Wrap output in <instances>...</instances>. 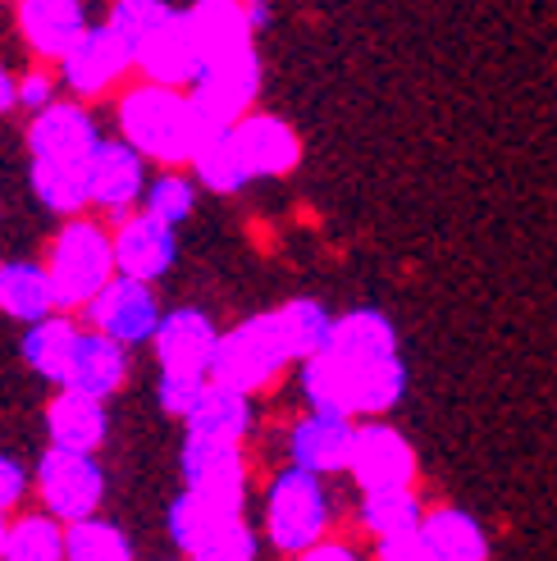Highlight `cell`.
<instances>
[{
    "instance_id": "obj_35",
    "label": "cell",
    "mask_w": 557,
    "mask_h": 561,
    "mask_svg": "<svg viewBox=\"0 0 557 561\" xmlns=\"http://www.w3.org/2000/svg\"><path fill=\"white\" fill-rule=\"evenodd\" d=\"M143 202H147V210H151L156 219H164V224H174V229H179V224L192 215V206H197V183L183 179L174 164H170V170H164L160 179L147 183Z\"/></svg>"
},
{
    "instance_id": "obj_11",
    "label": "cell",
    "mask_w": 557,
    "mask_h": 561,
    "mask_svg": "<svg viewBox=\"0 0 557 561\" xmlns=\"http://www.w3.org/2000/svg\"><path fill=\"white\" fill-rule=\"evenodd\" d=\"M137 69L133 65V46L105 23H88V33L78 37V46L60 60V78H65V88L78 96V101H96L105 96L115 82Z\"/></svg>"
},
{
    "instance_id": "obj_44",
    "label": "cell",
    "mask_w": 557,
    "mask_h": 561,
    "mask_svg": "<svg viewBox=\"0 0 557 561\" xmlns=\"http://www.w3.org/2000/svg\"><path fill=\"white\" fill-rule=\"evenodd\" d=\"M5 539H10V520H5V512H0V557H5Z\"/></svg>"
},
{
    "instance_id": "obj_13",
    "label": "cell",
    "mask_w": 557,
    "mask_h": 561,
    "mask_svg": "<svg viewBox=\"0 0 557 561\" xmlns=\"http://www.w3.org/2000/svg\"><path fill=\"white\" fill-rule=\"evenodd\" d=\"M348 474L356 480L361 493L411 489L416 484V453H411V443L398 430H388V425H356Z\"/></svg>"
},
{
    "instance_id": "obj_18",
    "label": "cell",
    "mask_w": 557,
    "mask_h": 561,
    "mask_svg": "<svg viewBox=\"0 0 557 561\" xmlns=\"http://www.w3.org/2000/svg\"><path fill=\"white\" fill-rule=\"evenodd\" d=\"M151 347H156L160 370H202V375H211L219 329L206 311H197V306H179V311L160 316Z\"/></svg>"
},
{
    "instance_id": "obj_29",
    "label": "cell",
    "mask_w": 557,
    "mask_h": 561,
    "mask_svg": "<svg viewBox=\"0 0 557 561\" xmlns=\"http://www.w3.org/2000/svg\"><path fill=\"white\" fill-rule=\"evenodd\" d=\"M192 174H197L202 187L225 192V196H229V192H242L247 183H257L252 170H247L242 151H238L234 128H219V133L206 137V142L197 147V156H192Z\"/></svg>"
},
{
    "instance_id": "obj_16",
    "label": "cell",
    "mask_w": 557,
    "mask_h": 561,
    "mask_svg": "<svg viewBox=\"0 0 557 561\" xmlns=\"http://www.w3.org/2000/svg\"><path fill=\"white\" fill-rule=\"evenodd\" d=\"M352 443H356V420L339 411H316L302 415L288 434L293 466L316 470V474H348L352 466Z\"/></svg>"
},
{
    "instance_id": "obj_1",
    "label": "cell",
    "mask_w": 557,
    "mask_h": 561,
    "mask_svg": "<svg viewBox=\"0 0 557 561\" xmlns=\"http://www.w3.org/2000/svg\"><path fill=\"white\" fill-rule=\"evenodd\" d=\"M219 124H211L197 105H192L187 88H170V82H151L143 78L133 92L120 101V137L143 151L156 164H192L197 147Z\"/></svg>"
},
{
    "instance_id": "obj_28",
    "label": "cell",
    "mask_w": 557,
    "mask_h": 561,
    "mask_svg": "<svg viewBox=\"0 0 557 561\" xmlns=\"http://www.w3.org/2000/svg\"><path fill=\"white\" fill-rule=\"evenodd\" d=\"M421 539H425V561H485L489 539L476 525V516H466L457 507L430 512L421 520Z\"/></svg>"
},
{
    "instance_id": "obj_31",
    "label": "cell",
    "mask_w": 557,
    "mask_h": 561,
    "mask_svg": "<svg viewBox=\"0 0 557 561\" xmlns=\"http://www.w3.org/2000/svg\"><path fill=\"white\" fill-rule=\"evenodd\" d=\"M421 502H416L411 489H375V493H361V525L379 539H398L421 529Z\"/></svg>"
},
{
    "instance_id": "obj_9",
    "label": "cell",
    "mask_w": 557,
    "mask_h": 561,
    "mask_svg": "<svg viewBox=\"0 0 557 561\" xmlns=\"http://www.w3.org/2000/svg\"><path fill=\"white\" fill-rule=\"evenodd\" d=\"M257 92H261V55L257 46H247L238 55H225V60H211L202 69V78L187 88L192 105L219 128H234L247 110L257 105Z\"/></svg>"
},
{
    "instance_id": "obj_12",
    "label": "cell",
    "mask_w": 557,
    "mask_h": 561,
    "mask_svg": "<svg viewBox=\"0 0 557 561\" xmlns=\"http://www.w3.org/2000/svg\"><path fill=\"white\" fill-rule=\"evenodd\" d=\"M92 206L105 210L110 219L133 215V206L147 196V156L137 151L128 137H115L92 151Z\"/></svg>"
},
{
    "instance_id": "obj_10",
    "label": "cell",
    "mask_w": 557,
    "mask_h": 561,
    "mask_svg": "<svg viewBox=\"0 0 557 561\" xmlns=\"http://www.w3.org/2000/svg\"><path fill=\"white\" fill-rule=\"evenodd\" d=\"M88 311V324L120 339L124 347H143L156 339L160 329V306H156V293L147 278H128V274H115L110 284L82 306Z\"/></svg>"
},
{
    "instance_id": "obj_30",
    "label": "cell",
    "mask_w": 557,
    "mask_h": 561,
    "mask_svg": "<svg viewBox=\"0 0 557 561\" xmlns=\"http://www.w3.org/2000/svg\"><path fill=\"white\" fill-rule=\"evenodd\" d=\"M325 347L343 352V356H394L398 352V329L379 311H348V316L333 320V333H329Z\"/></svg>"
},
{
    "instance_id": "obj_32",
    "label": "cell",
    "mask_w": 557,
    "mask_h": 561,
    "mask_svg": "<svg viewBox=\"0 0 557 561\" xmlns=\"http://www.w3.org/2000/svg\"><path fill=\"white\" fill-rule=\"evenodd\" d=\"M65 557V520L37 512L19 516L5 539V561H60Z\"/></svg>"
},
{
    "instance_id": "obj_33",
    "label": "cell",
    "mask_w": 557,
    "mask_h": 561,
    "mask_svg": "<svg viewBox=\"0 0 557 561\" xmlns=\"http://www.w3.org/2000/svg\"><path fill=\"white\" fill-rule=\"evenodd\" d=\"M65 557H73V561H128L133 548H128L120 525H110L101 516H82V520L65 525Z\"/></svg>"
},
{
    "instance_id": "obj_3",
    "label": "cell",
    "mask_w": 557,
    "mask_h": 561,
    "mask_svg": "<svg viewBox=\"0 0 557 561\" xmlns=\"http://www.w3.org/2000/svg\"><path fill=\"white\" fill-rule=\"evenodd\" d=\"M46 270H50V288L60 311H82L110 278L120 274L115 261V233H105L96 219L73 215L60 233H55L46 251Z\"/></svg>"
},
{
    "instance_id": "obj_34",
    "label": "cell",
    "mask_w": 557,
    "mask_h": 561,
    "mask_svg": "<svg viewBox=\"0 0 557 561\" xmlns=\"http://www.w3.org/2000/svg\"><path fill=\"white\" fill-rule=\"evenodd\" d=\"M278 320H284V329H288L297 360L325 352L329 333H333V316L325 311L320 301H311V297H293V301H284V306H278Z\"/></svg>"
},
{
    "instance_id": "obj_14",
    "label": "cell",
    "mask_w": 557,
    "mask_h": 561,
    "mask_svg": "<svg viewBox=\"0 0 557 561\" xmlns=\"http://www.w3.org/2000/svg\"><path fill=\"white\" fill-rule=\"evenodd\" d=\"M133 65L143 69V78H151V82H170V88H192V82L202 78V69H206V55H202L197 37H192L187 14L174 10L170 19H164L156 33H151L143 46H137Z\"/></svg>"
},
{
    "instance_id": "obj_8",
    "label": "cell",
    "mask_w": 557,
    "mask_h": 561,
    "mask_svg": "<svg viewBox=\"0 0 557 561\" xmlns=\"http://www.w3.org/2000/svg\"><path fill=\"white\" fill-rule=\"evenodd\" d=\"M179 470H183V489L219 502V507L242 512V497H247V457H242V443L187 434L183 438V453H179Z\"/></svg>"
},
{
    "instance_id": "obj_43",
    "label": "cell",
    "mask_w": 557,
    "mask_h": 561,
    "mask_svg": "<svg viewBox=\"0 0 557 561\" xmlns=\"http://www.w3.org/2000/svg\"><path fill=\"white\" fill-rule=\"evenodd\" d=\"M247 14H252V23H257V33H261V27L270 23V5H265V0H247Z\"/></svg>"
},
{
    "instance_id": "obj_39",
    "label": "cell",
    "mask_w": 557,
    "mask_h": 561,
    "mask_svg": "<svg viewBox=\"0 0 557 561\" xmlns=\"http://www.w3.org/2000/svg\"><path fill=\"white\" fill-rule=\"evenodd\" d=\"M375 552L384 561H425V539H421V529H411V535H398V539H379Z\"/></svg>"
},
{
    "instance_id": "obj_7",
    "label": "cell",
    "mask_w": 557,
    "mask_h": 561,
    "mask_svg": "<svg viewBox=\"0 0 557 561\" xmlns=\"http://www.w3.org/2000/svg\"><path fill=\"white\" fill-rule=\"evenodd\" d=\"M37 493H42V507L50 516H60L65 525L96 516L101 497H105V470L96 466L92 453L50 443L37 461Z\"/></svg>"
},
{
    "instance_id": "obj_20",
    "label": "cell",
    "mask_w": 557,
    "mask_h": 561,
    "mask_svg": "<svg viewBox=\"0 0 557 561\" xmlns=\"http://www.w3.org/2000/svg\"><path fill=\"white\" fill-rule=\"evenodd\" d=\"M82 33H88L82 0H19V37L42 60L60 65Z\"/></svg>"
},
{
    "instance_id": "obj_27",
    "label": "cell",
    "mask_w": 557,
    "mask_h": 561,
    "mask_svg": "<svg viewBox=\"0 0 557 561\" xmlns=\"http://www.w3.org/2000/svg\"><path fill=\"white\" fill-rule=\"evenodd\" d=\"M187 434H206V438H234L242 443L247 434H252V392L242 388H225L215 383L202 392V402L187 411Z\"/></svg>"
},
{
    "instance_id": "obj_23",
    "label": "cell",
    "mask_w": 557,
    "mask_h": 561,
    "mask_svg": "<svg viewBox=\"0 0 557 561\" xmlns=\"http://www.w3.org/2000/svg\"><path fill=\"white\" fill-rule=\"evenodd\" d=\"M46 434L60 447H78V453H96L110 434V415H105V398L78 388H60L46 407Z\"/></svg>"
},
{
    "instance_id": "obj_38",
    "label": "cell",
    "mask_w": 557,
    "mask_h": 561,
    "mask_svg": "<svg viewBox=\"0 0 557 561\" xmlns=\"http://www.w3.org/2000/svg\"><path fill=\"white\" fill-rule=\"evenodd\" d=\"M27 493V470L10 457H0V512H14Z\"/></svg>"
},
{
    "instance_id": "obj_4",
    "label": "cell",
    "mask_w": 557,
    "mask_h": 561,
    "mask_svg": "<svg viewBox=\"0 0 557 561\" xmlns=\"http://www.w3.org/2000/svg\"><path fill=\"white\" fill-rule=\"evenodd\" d=\"M297 352L284 320H278V306L274 311H261L252 320H242L238 329L219 333V347L211 360V379L225 383V388H242V392H257L265 383H274L284 375V366H293Z\"/></svg>"
},
{
    "instance_id": "obj_41",
    "label": "cell",
    "mask_w": 557,
    "mask_h": 561,
    "mask_svg": "<svg viewBox=\"0 0 557 561\" xmlns=\"http://www.w3.org/2000/svg\"><path fill=\"white\" fill-rule=\"evenodd\" d=\"M302 557H306V561H352V548L339 543V539H320V543L306 548Z\"/></svg>"
},
{
    "instance_id": "obj_6",
    "label": "cell",
    "mask_w": 557,
    "mask_h": 561,
    "mask_svg": "<svg viewBox=\"0 0 557 561\" xmlns=\"http://www.w3.org/2000/svg\"><path fill=\"white\" fill-rule=\"evenodd\" d=\"M329 529V493L320 484L316 470L288 466L274 474V484L265 493V535L278 552L302 557L311 543L325 539Z\"/></svg>"
},
{
    "instance_id": "obj_21",
    "label": "cell",
    "mask_w": 557,
    "mask_h": 561,
    "mask_svg": "<svg viewBox=\"0 0 557 561\" xmlns=\"http://www.w3.org/2000/svg\"><path fill=\"white\" fill-rule=\"evenodd\" d=\"M124 379H128V347L101 329H82L60 388H78V392H92V398L110 402V392H120Z\"/></svg>"
},
{
    "instance_id": "obj_36",
    "label": "cell",
    "mask_w": 557,
    "mask_h": 561,
    "mask_svg": "<svg viewBox=\"0 0 557 561\" xmlns=\"http://www.w3.org/2000/svg\"><path fill=\"white\" fill-rule=\"evenodd\" d=\"M170 14H174V10L164 5V0H115V5H110V27H115V33H120V37L133 46V55H137V46H143Z\"/></svg>"
},
{
    "instance_id": "obj_42",
    "label": "cell",
    "mask_w": 557,
    "mask_h": 561,
    "mask_svg": "<svg viewBox=\"0 0 557 561\" xmlns=\"http://www.w3.org/2000/svg\"><path fill=\"white\" fill-rule=\"evenodd\" d=\"M19 105V82H14V73L0 65V115H10V110Z\"/></svg>"
},
{
    "instance_id": "obj_2",
    "label": "cell",
    "mask_w": 557,
    "mask_h": 561,
    "mask_svg": "<svg viewBox=\"0 0 557 561\" xmlns=\"http://www.w3.org/2000/svg\"><path fill=\"white\" fill-rule=\"evenodd\" d=\"M302 392L316 411L339 415H384L402 402L407 366L402 352L394 356H343V352H316L302 360Z\"/></svg>"
},
{
    "instance_id": "obj_24",
    "label": "cell",
    "mask_w": 557,
    "mask_h": 561,
    "mask_svg": "<svg viewBox=\"0 0 557 561\" xmlns=\"http://www.w3.org/2000/svg\"><path fill=\"white\" fill-rule=\"evenodd\" d=\"M78 339H82V329L73 324V316L69 311H50V316L27 324V333H23V366L33 370L37 379L65 383V370L73 360Z\"/></svg>"
},
{
    "instance_id": "obj_22",
    "label": "cell",
    "mask_w": 557,
    "mask_h": 561,
    "mask_svg": "<svg viewBox=\"0 0 557 561\" xmlns=\"http://www.w3.org/2000/svg\"><path fill=\"white\" fill-rule=\"evenodd\" d=\"M187 14V27L197 37L206 65L211 60H225V55H238L247 46H257V23L247 14V0H197Z\"/></svg>"
},
{
    "instance_id": "obj_5",
    "label": "cell",
    "mask_w": 557,
    "mask_h": 561,
    "mask_svg": "<svg viewBox=\"0 0 557 561\" xmlns=\"http://www.w3.org/2000/svg\"><path fill=\"white\" fill-rule=\"evenodd\" d=\"M170 539L179 552L197 561H252L257 557V535L242 520V512L219 507V502L183 489L170 507Z\"/></svg>"
},
{
    "instance_id": "obj_40",
    "label": "cell",
    "mask_w": 557,
    "mask_h": 561,
    "mask_svg": "<svg viewBox=\"0 0 557 561\" xmlns=\"http://www.w3.org/2000/svg\"><path fill=\"white\" fill-rule=\"evenodd\" d=\"M50 101H55V82H50L46 73H27V78L19 82V105H23V110H33V115H37V110L50 105Z\"/></svg>"
},
{
    "instance_id": "obj_26",
    "label": "cell",
    "mask_w": 557,
    "mask_h": 561,
    "mask_svg": "<svg viewBox=\"0 0 557 561\" xmlns=\"http://www.w3.org/2000/svg\"><path fill=\"white\" fill-rule=\"evenodd\" d=\"M50 311H60L50 288V270L37 261H0V316L33 324Z\"/></svg>"
},
{
    "instance_id": "obj_25",
    "label": "cell",
    "mask_w": 557,
    "mask_h": 561,
    "mask_svg": "<svg viewBox=\"0 0 557 561\" xmlns=\"http://www.w3.org/2000/svg\"><path fill=\"white\" fill-rule=\"evenodd\" d=\"M92 160H33L27 170V183H33V196L55 210V215H82L92 206Z\"/></svg>"
},
{
    "instance_id": "obj_17",
    "label": "cell",
    "mask_w": 557,
    "mask_h": 561,
    "mask_svg": "<svg viewBox=\"0 0 557 561\" xmlns=\"http://www.w3.org/2000/svg\"><path fill=\"white\" fill-rule=\"evenodd\" d=\"M174 256H179L174 224L156 219L151 210H133V215H124L115 224V261H120V274L156 284L160 274H170Z\"/></svg>"
},
{
    "instance_id": "obj_19",
    "label": "cell",
    "mask_w": 557,
    "mask_h": 561,
    "mask_svg": "<svg viewBox=\"0 0 557 561\" xmlns=\"http://www.w3.org/2000/svg\"><path fill=\"white\" fill-rule=\"evenodd\" d=\"M234 137H238V151L247 160V170H252V179H284L302 164V137L278 115L247 110L234 124Z\"/></svg>"
},
{
    "instance_id": "obj_15",
    "label": "cell",
    "mask_w": 557,
    "mask_h": 561,
    "mask_svg": "<svg viewBox=\"0 0 557 561\" xmlns=\"http://www.w3.org/2000/svg\"><path fill=\"white\" fill-rule=\"evenodd\" d=\"M96 147H101V133L88 110L78 105V96L42 105L33 124H27V151H33V160H92Z\"/></svg>"
},
{
    "instance_id": "obj_37",
    "label": "cell",
    "mask_w": 557,
    "mask_h": 561,
    "mask_svg": "<svg viewBox=\"0 0 557 561\" xmlns=\"http://www.w3.org/2000/svg\"><path fill=\"white\" fill-rule=\"evenodd\" d=\"M206 388H211V375H202V370H160L156 398H160V407L170 411V415L187 420V411L202 402Z\"/></svg>"
}]
</instances>
